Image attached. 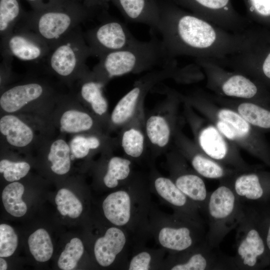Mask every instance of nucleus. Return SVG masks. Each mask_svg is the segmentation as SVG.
<instances>
[{"instance_id":"nucleus-1","label":"nucleus","mask_w":270,"mask_h":270,"mask_svg":"<svg viewBox=\"0 0 270 270\" xmlns=\"http://www.w3.org/2000/svg\"><path fill=\"white\" fill-rule=\"evenodd\" d=\"M160 18L158 31L170 59L190 56L218 62L243 48L245 34L224 30L196 15L174 8L160 0Z\"/></svg>"},{"instance_id":"nucleus-2","label":"nucleus","mask_w":270,"mask_h":270,"mask_svg":"<svg viewBox=\"0 0 270 270\" xmlns=\"http://www.w3.org/2000/svg\"><path fill=\"white\" fill-rule=\"evenodd\" d=\"M94 14L76 0H60L44 8L25 12L16 26L36 34L48 44L50 50Z\"/></svg>"},{"instance_id":"nucleus-3","label":"nucleus","mask_w":270,"mask_h":270,"mask_svg":"<svg viewBox=\"0 0 270 270\" xmlns=\"http://www.w3.org/2000/svg\"><path fill=\"white\" fill-rule=\"evenodd\" d=\"M94 67V75L110 78L129 73L164 65L174 60L167 56L160 38L152 36L148 41L138 40L132 44L108 53L98 58Z\"/></svg>"},{"instance_id":"nucleus-4","label":"nucleus","mask_w":270,"mask_h":270,"mask_svg":"<svg viewBox=\"0 0 270 270\" xmlns=\"http://www.w3.org/2000/svg\"><path fill=\"white\" fill-rule=\"evenodd\" d=\"M236 252L232 256L234 270H262L270 264V252L266 246L254 204H244L236 228Z\"/></svg>"},{"instance_id":"nucleus-5","label":"nucleus","mask_w":270,"mask_h":270,"mask_svg":"<svg viewBox=\"0 0 270 270\" xmlns=\"http://www.w3.org/2000/svg\"><path fill=\"white\" fill-rule=\"evenodd\" d=\"M244 206L230 184L222 183L209 193L204 211L208 226L206 240L210 246L218 248L226 235L236 228Z\"/></svg>"},{"instance_id":"nucleus-6","label":"nucleus","mask_w":270,"mask_h":270,"mask_svg":"<svg viewBox=\"0 0 270 270\" xmlns=\"http://www.w3.org/2000/svg\"><path fill=\"white\" fill-rule=\"evenodd\" d=\"M244 34L241 50L216 63L248 68L264 82L270 84V28L251 24Z\"/></svg>"},{"instance_id":"nucleus-7","label":"nucleus","mask_w":270,"mask_h":270,"mask_svg":"<svg viewBox=\"0 0 270 270\" xmlns=\"http://www.w3.org/2000/svg\"><path fill=\"white\" fill-rule=\"evenodd\" d=\"M92 56L80 27L72 30L60 40L46 58L48 68L58 76L68 78L86 74V62Z\"/></svg>"},{"instance_id":"nucleus-8","label":"nucleus","mask_w":270,"mask_h":270,"mask_svg":"<svg viewBox=\"0 0 270 270\" xmlns=\"http://www.w3.org/2000/svg\"><path fill=\"white\" fill-rule=\"evenodd\" d=\"M92 56L104 55L128 47L138 40L120 20L106 17L96 26L84 32Z\"/></svg>"},{"instance_id":"nucleus-9","label":"nucleus","mask_w":270,"mask_h":270,"mask_svg":"<svg viewBox=\"0 0 270 270\" xmlns=\"http://www.w3.org/2000/svg\"><path fill=\"white\" fill-rule=\"evenodd\" d=\"M0 40L2 57L34 62L46 58L50 51L48 44L36 34L17 26Z\"/></svg>"},{"instance_id":"nucleus-10","label":"nucleus","mask_w":270,"mask_h":270,"mask_svg":"<svg viewBox=\"0 0 270 270\" xmlns=\"http://www.w3.org/2000/svg\"><path fill=\"white\" fill-rule=\"evenodd\" d=\"M213 248L206 240L184 252L175 260L172 270H234L232 256L225 255Z\"/></svg>"},{"instance_id":"nucleus-11","label":"nucleus","mask_w":270,"mask_h":270,"mask_svg":"<svg viewBox=\"0 0 270 270\" xmlns=\"http://www.w3.org/2000/svg\"><path fill=\"white\" fill-rule=\"evenodd\" d=\"M158 240L160 245L174 252L186 250L206 240L202 223L186 216L162 228Z\"/></svg>"},{"instance_id":"nucleus-12","label":"nucleus","mask_w":270,"mask_h":270,"mask_svg":"<svg viewBox=\"0 0 270 270\" xmlns=\"http://www.w3.org/2000/svg\"><path fill=\"white\" fill-rule=\"evenodd\" d=\"M240 200L251 204H268L270 173L250 172L238 176L230 184Z\"/></svg>"},{"instance_id":"nucleus-13","label":"nucleus","mask_w":270,"mask_h":270,"mask_svg":"<svg viewBox=\"0 0 270 270\" xmlns=\"http://www.w3.org/2000/svg\"><path fill=\"white\" fill-rule=\"evenodd\" d=\"M126 21L146 24L156 30L160 18V0H110Z\"/></svg>"},{"instance_id":"nucleus-14","label":"nucleus","mask_w":270,"mask_h":270,"mask_svg":"<svg viewBox=\"0 0 270 270\" xmlns=\"http://www.w3.org/2000/svg\"><path fill=\"white\" fill-rule=\"evenodd\" d=\"M158 194L168 203L180 210L182 214L202 223L198 215V206L188 198L171 180L159 177L154 181Z\"/></svg>"},{"instance_id":"nucleus-15","label":"nucleus","mask_w":270,"mask_h":270,"mask_svg":"<svg viewBox=\"0 0 270 270\" xmlns=\"http://www.w3.org/2000/svg\"><path fill=\"white\" fill-rule=\"evenodd\" d=\"M44 86L38 82H30L14 86L1 95L0 105L8 112L20 110L28 103L42 96Z\"/></svg>"},{"instance_id":"nucleus-16","label":"nucleus","mask_w":270,"mask_h":270,"mask_svg":"<svg viewBox=\"0 0 270 270\" xmlns=\"http://www.w3.org/2000/svg\"><path fill=\"white\" fill-rule=\"evenodd\" d=\"M126 242L124 232L116 227L107 230L104 235L98 238L94 246V254L98 264L104 267L110 266L122 250Z\"/></svg>"},{"instance_id":"nucleus-17","label":"nucleus","mask_w":270,"mask_h":270,"mask_svg":"<svg viewBox=\"0 0 270 270\" xmlns=\"http://www.w3.org/2000/svg\"><path fill=\"white\" fill-rule=\"evenodd\" d=\"M106 218L113 224L122 226L130 221L131 199L128 192L118 190L108 195L102 202Z\"/></svg>"},{"instance_id":"nucleus-18","label":"nucleus","mask_w":270,"mask_h":270,"mask_svg":"<svg viewBox=\"0 0 270 270\" xmlns=\"http://www.w3.org/2000/svg\"><path fill=\"white\" fill-rule=\"evenodd\" d=\"M0 131L10 144L16 147L27 146L34 138L30 128L14 115H6L0 118Z\"/></svg>"},{"instance_id":"nucleus-19","label":"nucleus","mask_w":270,"mask_h":270,"mask_svg":"<svg viewBox=\"0 0 270 270\" xmlns=\"http://www.w3.org/2000/svg\"><path fill=\"white\" fill-rule=\"evenodd\" d=\"M221 89L222 92L228 96L252 98L268 96L262 86L240 74H232L227 78L222 83Z\"/></svg>"},{"instance_id":"nucleus-20","label":"nucleus","mask_w":270,"mask_h":270,"mask_svg":"<svg viewBox=\"0 0 270 270\" xmlns=\"http://www.w3.org/2000/svg\"><path fill=\"white\" fill-rule=\"evenodd\" d=\"M174 183L199 209L204 210L210 192L200 176L192 174H182L176 178Z\"/></svg>"},{"instance_id":"nucleus-21","label":"nucleus","mask_w":270,"mask_h":270,"mask_svg":"<svg viewBox=\"0 0 270 270\" xmlns=\"http://www.w3.org/2000/svg\"><path fill=\"white\" fill-rule=\"evenodd\" d=\"M199 142L202 150L211 158L222 160L226 158V143L214 127L210 126L203 130L199 136Z\"/></svg>"},{"instance_id":"nucleus-22","label":"nucleus","mask_w":270,"mask_h":270,"mask_svg":"<svg viewBox=\"0 0 270 270\" xmlns=\"http://www.w3.org/2000/svg\"><path fill=\"white\" fill-rule=\"evenodd\" d=\"M24 13L20 0H0V38L14 30Z\"/></svg>"},{"instance_id":"nucleus-23","label":"nucleus","mask_w":270,"mask_h":270,"mask_svg":"<svg viewBox=\"0 0 270 270\" xmlns=\"http://www.w3.org/2000/svg\"><path fill=\"white\" fill-rule=\"evenodd\" d=\"M24 191V186L18 182H13L7 185L2 192V201L5 210L15 217L25 214L27 206L22 200Z\"/></svg>"},{"instance_id":"nucleus-24","label":"nucleus","mask_w":270,"mask_h":270,"mask_svg":"<svg viewBox=\"0 0 270 270\" xmlns=\"http://www.w3.org/2000/svg\"><path fill=\"white\" fill-rule=\"evenodd\" d=\"M142 92V86L138 84L119 100L111 116L112 120L114 124H122L132 116Z\"/></svg>"},{"instance_id":"nucleus-25","label":"nucleus","mask_w":270,"mask_h":270,"mask_svg":"<svg viewBox=\"0 0 270 270\" xmlns=\"http://www.w3.org/2000/svg\"><path fill=\"white\" fill-rule=\"evenodd\" d=\"M28 244L30 253L38 262L48 261L52 256V243L48 232L44 228H39L30 236Z\"/></svg>"},{"instance_id":"nucleus-26","label":"nucleus","mask_w":270,"mask_h":270,"mask_svg":"<svg viewBox=\"0 0 270 270\" xmlns=\"http://www.w3.org/2000/svg\"><path fill=\"white\" fill-rule=\"evenodd\" d=\"M70 148L62 139L54 141L51 145L48 160L52 163L51 169L56 174L62 175L70 170Z\"/></svg>"},{"instance_id":"nucleus-27","label":"nucleus","mask_w":270,"mask_h":270,"mask_svg":"<svg viewBox=\"0 0 270 270\" xmlns=\"http://www.w3.org/2000/svg\"><path fill=\"white\" fill-rule=\"evenodd\" d=\"M103 84L101 82L90 80L82 86L80 94L82 98L90 104L94 111L102 115L107 110L108 103L102 92Z\"/></svg>"},{"instance_id":"nucleus-28","label":"nucleus","mask_w":270,"mask_h":270,"mask_svg":"<svg viewBox=\"0 0 270 270\" xmlns=\"http://www.w3.org/2000/svg\"><path fill=\"white\" fill-rule=\"evenodd\" d=\"M60 123L62 129L64 132L76 133L90 129L93 124V120L86 113L69 110L62 114Z\"/></svg>"},{"instance_id":"nucleus-29","label":"nucleus","mask_w":270,"mask_h":270,"mask_svg":"<svg viewBox=\"0 0 270 270\" xmlns=\"http://www.w3.org/2000/svg\"><path fill=\"white\" fill-rule=\"evenodd\" d=\"M146 131L150 142L164 147L168 142L170 129L166 120L159 116H151L146 124Z\"/></svg>"},{"instance_id":"nucleus-30","label":"nucleus","mask_w":270,"mask_h":270,"mask_svg":"<svg viewBox=\"0 0 270 270\" xmlns=\"http://www.w3.org/2000/svg\"><path fill=\"white\" fill-rule=\"evenodd\" d=\"M57 209L60 214L76 218L82 212V206L79 199L66 188L60 190L55 198Z\"/></svg>"},{"instance_id":"nucleus-31","label":"nucleus","mask_w":270,"mask_h":270,"mask_svg":"<svg viewBox=\"0 0 270 270\" xmlns=\"http://www.w3.org/2000/svg\"><path fill=\"white\" fill-rule=\"evenodd\" d=\"M130 162L118 156L112 158L109 161L106 174L104 178L105 185L109 188L116 187L118 181L126 179L130 172Z\"/></svg>"},{"instance_id":"nucleus-32","label":"nucleus","mask_w":270,"mask_h":270,"mask_svg":"<svg viewBox=\"0 0 270 270\" xmlns=\"http://www.w3.org/2000/svg\"><path fill=\"white\" fill-rule=\"evenodd\" d=\"M192 164L199 174L208 178H221L226 174V170L220 164L200 154L194 156Z\"/></svg>"},{"instance_id":"nucleus-33","label":"nucleus","mask_w":270,"mask_h":270,"mask_svg":"<svg viewBox=\"0 0 270 270\" xmlns=\"http://www.w3.org/2000/svg\"><path fill=\"white\" fill-rule=\"evenodd\" d=\"M84 248L81 240L77 238H72L61 253L58 262V267L63 270L74 269L82 257Z\"/></svg>"},{"instance_id":"nucleus-34","label":"nucleus","mask_w":270,"mask_h":270,"mask_svg":"<svg viewBox=\"0 0 270 270\" xmlns=\"http://www.w3.org/2000/svg\"><path fill=\"white\" fill-rule=\"evenodd\" d=\"M144 137L138 130L131 128L126 130L122 138V144L125 152L133 158H138L144 150Z\"/></svg>"},{"instance_id":"nucleus-35","label":"nucleus","mask_w":270,"mask_h":270,"mask_svg":"<svg viewBox=\"0 0 270 270\" xmlns=\"http://www.w3.org/2000/svg\"><path fill=\"white\" fill-rule=\"evenodd\" d=\"M220 120L228 124L237 133L239 138H244L249 134L250 127L242 116L228 109L220 110L218 114Z\"/></svg>"},{"instance_id":"nucleus-36","label":"nucleus","mask_w":270,"mask_h":270,"mask_svg":"<svg viewBox=\"0 0 270 270\" xmlns=\"http://www.w3.org/2000/svg\"><path fill=\"white\" fill-rule=\"evenodd\" d=\"M254 24L270 28V0H248Z\"/></svg>"},{"instance_id":"nucleus-37","label":"nucleus","mask_w":270,"mask_h":270,"mask_svg":"<svg viewBox=\"0 0 270 270\" xmlns=\"http://www.w3.org/2000/svg\"><path fill=\"white\" fill-rule=\"evenodd\" d=\"M30 170V164L24 162H13L8 160L0 162V172L6 180L16 181L26 176Z\"/></svg>"},{"instance_id":"nucleus-38","label":"nucleus","mask_w":270,"mask_h":270,"mask_svg":"<svg viewBox=\"0 0 270 270\" xmlns=\"http://www.w3.org/2000/svg\"><path fill=\"white\" fill-rule=\"evenodd\" d=\"M18 238L13 228L6 224L0 225V256H12L17 248Z\"/></svg>"},{"instance_id":"nucleus-39","label":"nucleus","mask_w":270,"mask_h":270,"mask_svg":"<svg viewBox=\"0 0 270 270\" xmlns=\"http://www.w3.org/2000/svg\"><path fill=\"white\" fill-rule=\"evenodd\" d=\"M100 141L95 136H75L70 143V149L74 157L80 158L86 156L90 149H95L100 146Z\"/></svg>"},{"instance_id":"nucleus-40","label":"nucleus","mask_w":270,"mask_h":270,"mask_svg":"<svg viewBox=\"0 0 270 270\" xmlns=\"http://www.w3.org/2000/svg\"><path fill=\"white\" fill-rule=\"evenodd\" d=\"M257 210L260 226L268 250L270 252V206L254 204Z\"/></svg>"},{"instance_id":"nucleus-41","label":"nucleus","mask_w":270,"mask_h":270,"mask_svg":"<svg viewBox=\"0 0 270 270\" xmlns=\"http://www.w3.org/2000/svg\"><path fill=\"white\" fill-rule=\"evenodd\" d=\"M191 4H194L195 6H199L204 8L210 10L212 11H220L223 10L226 14L229 15L232 18L238 21L244 22H246L242 18H238L228 14V10H230L228 6L229 0H188Z\"/></svg>"},{"instance_id":"nucleus-42","label":"nucleus","mask_w":270,"mask_h":270,"mask_svg":"<svg viewBox=\"0 0 270 270\" xmlns=\"http://www.w3.org/2000/svg\"><path fill=\"white\" fill-rule=\"evenodd\" d=\"M151 256L146 252H142L134 256L129 264L130 270H148L150 269Z\"/></svg>"},{"instance_id":"nucleus-43","label":"nucleus","mask_w":270,"mask_h":270,"mask_svg":"<svg viewBox=\"0 0 270 270\" xmlns=\"http://www.w3.org/2000/svg\"><path fill=\"white\" fill-rule=\"evenodd\" d=\"M82 4L94 13L98 10H106L110 0H80Z\"/></svg>"},{"instance_id":"nucleus-44","label":"nucleus","mask_w":270,"mask_h":270,"mask_svg":"<svg viewBox=\"0 0 270 270\" xmlns=\"http://www.w3.org/2000/svg\"><path fill=\"white\" fill-rule=\"evenodd\" d=\"M216 126L218 130L229 140H234L239 138L236 132L226 122L219 120Z\"/></svg>"},{"instance_id":"nucleus-45","label":"nucleus","mask_w":270,"mask_h":270,"mask_svg":"<svg viewBox=\"0 0 270 270\" xmlns=\"http://www.w3.org/2000/svg\"><path fill=\"white\" fill-rule=\"evenodd\" d=\"M33 8V10H40L47 8L60 0H26Z\"/></svg>"},{"instance_id":"nucleus-46","label":"nucleus","mask_w":270,"mask_h":270,"mask_svg":"<svg viewBox=\"0 0 270 270\" xmlns=\"http://www.w3.org/2000/svg\"><path fill=\"white\" fill-rule=\"evenodd\" d=\"M7 269V264L6 261L0 257V270H5Z\"/></svg>"}]
</instances>
